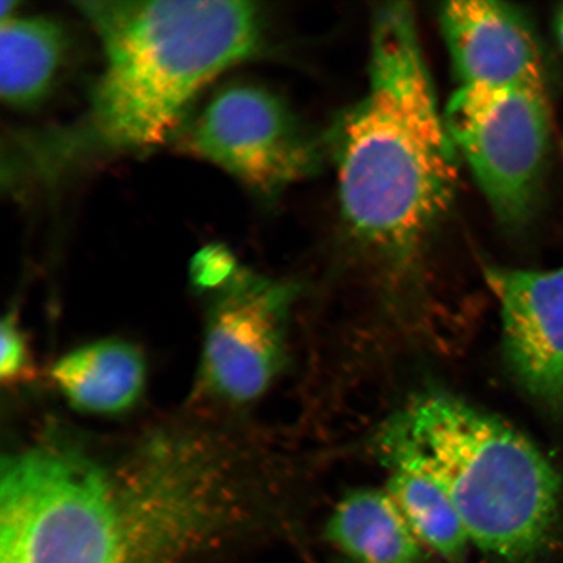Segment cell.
<instances>
[{"instance_id": "6da1fadb", "label": "cell", "mask_w": 563, "mask_h": 563, "mask_svg": "<svg viewBox=\"0 0 563 563\" xmlns=\"http://www.w3.org/2000/svg\"><path fill=\"white\" fill-rule=\"evenodd\" d=\"M457 157L413 10L384 4L372 21L367 89L334 130L338 195L352 238L387 265L410 264L453 200Z\"/></svg>"}, {"instance_id": "7a4b0ae2", "label": "cell", "mask_w": 563, "mask_h": 563, "mask_svg": "<svg viewBox=\"0 0 563 563\" xmlns=\"http://www.w3.org/2000/svg\"><path fill=\"white\" fill-rule=\"evenodd\" d=\"M93 26L103 69L86 125L66 150L129 152L157 146L197 95L258 52L263 12L243 0H95L75 3Z\"/></svg>"}, {"instance_id": "3957f363", "label": "cell", "mask_w": 563, "mask_h": 563, "mask_svg": "<svg viewBox=\"0 0 563 563\" xmlns=\"http://www.w3.org/2000/svg\"><path fill=\"white\" fill-rule=\"evenodd\" d=\"M376 449L385 464L407 463L431 475L484 553L522 563L551 538L561 474L516 428L466 400L421 394L386 422Z\"/></svg>"}, {"instance_id": "277c9868", "label": "cell", "mask_w": 563, "mask_h": 563, "mask_svg": "<svg viewBox=\"0 0 563 563\" xmlns=\"http://www.w3.org/2000/svg\"><path fill=\"white\" fill-rule=\"evenodd\" d=\"M115 471L73 442L46 439L4 457L0 563H130Z\"/></svg>"}, {"instance_id": "5b68a950", "label": "cell", "mask_w": 563, "mask_h": 563, "mask_svg": "<svg viewBox=\"0 0 563 563\" xmlns=\"http://www.w3.org/2000/svg\"><path fill=\"white\" fill-rule=\"evenodd\" d=\"M457 154L504 227L519 230L537 209L551 146L544 88H457L443 110Z\"/></svg>"}, {"instance_id": "8992f818", "label": "cell", "mask_w": 563, "mask_h": 563, "mask_svg": "<svg viewBox=\"0 0 563 563\" xmlns=\"http://www.w3.org/2000/svg\"><path fill=\"white\" fill-rule=\"evenodd\" d=\"M181 145L264 197L306 178L319 161L313 139L287 106L243 81L214 91L183 132Z\"/></svg>"}, {"instance_id": "52a82bcc", "label": "cell", "mask_w": 563, "mask_h": 563, "mask_svg": "<svg viewBox=\"0 0 563 563\" xmlns=\"http://www.w3.org/2000/svg\"><path fill=\"white\" fill-rule=\"evenodd\" d=\"M291 284L236 271L211 306L202 372L210 391L234 404L256 399L286 356Z\"/></svg>"}, {"instance_id": "ba28073f", "label": "cell", "mask_w": 563, "mask_h": 563, "mask_svg": "<svg viewBox=\"0 0 563 563\" xmlns=\"http://www.w3.org/2000/svg\"><path fill=\"white\" fill-rule=\"evenodd\" d=\"M485 282L501 313L503 351L514 382L532 404L563 422V267L489 266Z\"/></svg>"}, {"instance_id": "9c48e42d", "label": "cell", "mask_w": 563, "mask_h": 563, "mask_svg": "<svg viewBox=\"0 0 563 563\" xmlns=\"http://www.w3.org/2000/svg\"><path fill=\"white\" fill-rule=\"evenodd\" d=\"M440 24L460 88H544L543 63L530 25L510 5L449 2Z\"/></svg>"}, {"instance_id": "30bf717a", "label": "cell", "mask_w": 563, "mask_h": 563, "mask_svg": "<svg viewBox=\"0 0 563 563\" xmlns=\"http://www.w3.org/2000/svg\"><path fill=\"white\" fill-rule=\"evenodd\" d=\"M69 51L59 21L46 16H2L0 95L12 109L32 110L52 96Z\"/></svg>"}, {"instance_id": "8fae6325", "label": "cell", "mask_w": 563, "mask_h": 563, "mask_svg": "<svg viewBox=\"0 0 563 563\" xmlns=\"http://www.w3.org/2000/svg\"><path fill=\"white\" fill-rule=\"evenodd\" d=\"M53 378L77 410L90 413H121L143 393L145 361L132 344L106 340L62 357Z\"/></svg>"}, {"instance_id": "7c38bea8", "label": "cell", "mask_w": 563, "mask_h": 563, "mask_svg": "<svg viewBox=\"0 0 563 563\" xmlns=\"http://www.w3.org/2000/svg\"><path fill=\"white\" fill-rule=\"evenodd\" d=\"M327 537L357 563H424L420 540L387 490L349 492L335 506Z\"/></svg>"}, {"instance_id": "4fadbf2b", "label": "cell", "mask_w": 563, "mask_h": 563, "mask_svg": "<svg viewBox=\"0 0 563 563\" xmlns=\"http://www.w3.org/2000/svg\"><path fill=\"white\" fill-rule=\"evenodd\" d=\"M387 493L402 511L420 543L450 563H463L470 541L452 498L434 478L407 463L386 464Z\"/></svg>"}, {"instance_id": "5bb4252c", "label": "cell", "mask_w": 563, "mask_h": 563, "mask_svg": "<svg viewBox=\"0 0 563 563\" xmlns=\"http://www.w3.org/2000/svg\"><path fill=\"white\" fill-rule=\"evenodd\" d=\"M30 355L24 335L21 334L15 314L9 313L2 321L0 378L4 384H15L30 375Z\"/></svg>"}, {"instance_id": "9a60e30c", "label": "cell", "mask_w": 563, "mask_h": 563, "mask_svg": "<svg viewBox=\"0 0 563 563\" xmlns=\"http://www.w3.org/2000/svg\"><path fill=\"white\" fill-rule=\"evenodd\" d=\"M236 273V263L230 251L210 245L197 253L192 264L195 284L201 288L222 287Z\"/></svg>"}, {"instance_id": "2e32d148", "label": "cell", "mask_w": 563, "mask_h": 563, "mask_svg": "<svg viewBox=\"0 0 563 563\" xmlns=\"http://www.w3.org/2000/svg\"><path fill=\"white\" fill-rule=\"evenodd\" d=\"M555 34H558L560 45L563 48V5L558 12V16H555Z\"/></svg>"}]
</instances>
